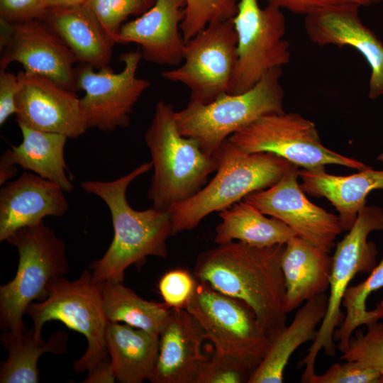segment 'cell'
<instances>
[{"label": "cell", "mask_w": 383, "mask_h": 383, "mask_svg": "<svg viewBox=\"0 0 383 383\" xmlns=\"http://www.w3.org/2000/svg\"><path fill=\"white\" fill-rule=\"evenodd\" d=\"M284 245L255 247L240 241L220 244L201 252L193 270L197 281L245 302L271 342L286 327L281 265Z\"/></svg>", "instance_id": "6da1fadb"}, {"label": "cell", "mask_w": 383, "mask_h": 383, "mask_svg": "<svg viewBox=\"0 0 383 383\" xmlns=\"http://www.w3.org/2000/svg\"><path fill=\"white\" fill-rule=\"evenodd\" d=\"M152 169L150 161L113 180L80 183L85 192L97 196L106 204L113 227V238L106 252L89 267L99 282H123L125 272L131 265H139L149 256H168L167 241L172 235L169 211L153 206L146 210H135L126 198L129 184Z\"/></svg>", "instance_id": "7a4b0ae2"}, {"label": "cell", "mask_w": 383, "mask_h": 383, "mask_svg": "<svg viewBox=\"0 0 383 383\" xmlns=\"http://www.w3.org/2000/svg\"><path fill=\"white\" fill-rule=\"evenodd\" d=\"M175 111L172 104L159 100L144 136L154 171L148 199L165 211L198 193L218 167L214 155L205 153L196 140L180 133Z\"/></svg>", "instance_id": "3957f363"}, {"label": "cell", "mask_w": 383, "mask_h": 383, "mask_svg": "<svg viewBox=\"0 0 383 383\" xmlns=\"http://www.w3.org/2000/svg\"><path fill=\"white\" fill-rule=\"evenodd\" d=\"M213 155L218 167L211 180L169 211L172 235L192 230L211 213H218L249 194L272 187L292 164L271 152L245 153L228 138Z\"/></svg>", "instance_id": "277c9868"}, {"label": "cell", "mask_w": 383, "mask_h": 383, "mask_svg": "<svg viewBox=\"0 0 383 383\" xmlns=\"http://www.w3.org/2000/svg\"><path fill=\"white\" fill-rule=\"evenodd\" d=\"M18 253L13 279L0 286V328L20 335L26 331L23 316L29 304L48 297L52 279L69 271L63 240L43 221L21 228L6 240Z\"/></svg>", "instance_id": "5b68a950"}, {"label": "cell", "mask_w": 383, "mask_h": 383, "mask_svg": "<svg viewBox=\"0 0 383 383\" xmlns=\"http://www.w3.org/2000/svg\"><path fill=\"white\" fill-rule=\"evenodd\" d=\"M47 288L48 297L42 301L32 302L26 311L33 323L34 339L43 343L41 332L44 324L53 320L61 321L84 335L87 341L85 353L73 362L74 372H91L99 364L110 358L106 344L109 321L100 282L87 269L73 281L65 277L52 279Z\"/></svg>", "instance_id": "8992f818"}, {"label": "cell", "mask_w": 383, "mask_h": 383, "mask_svg": "<svg viewBox=\"0 0 383 383\" xmlns=\"http://www.w3.org/2000/svg\"><path fill=\"white\" fill-rule=\"evenodd\" d=\"M282 74V67L274 68L243 93H226L207 104L189 101L175 111L180 133L196 140L205 153L213 155L233 133L263 116L284 111Z\"/></svg>", "instance_id": "52a82bcc"}, {"label": "cell", "mask_w": 383, "mask_h": 383, "mask_svg": "<svg viewBox=\"0 0 383 383\" xmlns=\"http://www.w3.org/2000/svg\"><path fill=\"white\" fill-rule=\"evenodd\" d=\"M374 231H383V210L377 206L365 205L348 233L336 245L326 313L307 355L297 365L298 368L305 367L301 382L309 383L316 374L315 362L322 348L329 356L335 354L333 333L344 318L340 310L344 294L357 274L370 273L377 265L376 245L367 240L369 234Z\"/></svg>", "instance_id": "ba28073f"}, {"label": "cell", "mask_w": 383, "mask_h": 383, "mask_svg": "<svg viewBox=\"0 0 383 383\" xmlns=\"http://www.w3.org/2000/svg\"><path fill=\"white\" fill-rule=\"evenodd\" d=\"M197 282L185 309L198 321L215 352L237 360L253 372L271 344L254 311L245 302Z\"/></svg>", "instance_id": "9c48e42d"}, {"label": "cell", "mask_w": 383, "mask_h": 383, "mask_svg": "<svg viewBox=\"0 0 383 383\" xmlns=\"http://www.w3.org/2000/svg\"><path fill=\"white\" fill-rule=\"evenodd\" d=\"M228 140L245 153L271 152L309 171L325 169L326 165L358 170L369 167L325 147L316 125L294 112L263 116Z\"/></svg>", "instance_id": "30bf717a"}, {"label": "cell", "mask_w": 383, "mask_h": 383, "mask_svg": "<svg viewBox=\"0 0 383 383\" xmlns=\"http://www.w3.org/2000/svg\"><path fill=\"white\" fill-rule=\"evenodd\" d=\"M237 36L236 62L229 94L243 93L269 71L290 61L289 43L285 39L286 21L277 6L261 8L257 0H239L232 19Z\"/></svg>", "instance_id": "8fae6325"}, {"label": "cell", "mask_w": 383, "mask_h": 383, "mask_svg": "<svg viewBox=\"0 0 383 383\" xmlns=\"http://www.w3.org/2000/svg\"><path fill=\"white\" fill-rule=\"evenodd\" d=\"M232 19L213 22L186 42L182 62L162 77L188 88L190 100L207 104L228 93L236 62Z\"/></svg>", "instance_id": "7c38bea8"}, {"label": "cell", "mask_w": 383, "mask_h": 383, "mask_svg": "<svg viewBox=\"0 0 383 383\" xmlns=\"http://www.w3.org/2000/svg\"><path fill=\"white\" fill-rule=\"evenodd\" d=\"M142 57L138 50L123 53V67L117 73L109 66L97 72L84 64L76 68L75 88L85 93L80 101L89 128L108 133L129 126L134 106L150 86L137 77Z\"/></svg>", "instance_id": "4fadbf2b"}, {"label": "cell", "mask_w": 383, "mask_h": 383, "mask_svg": "<svg viewBox=\"0 0 383 383\" xmlns=\"http://www.w3.org/2000/svg\"><path fill=\"white\" fill-rule=\"evenodd\" d=\"M0 70L17 62L24 70L47 77L61 86L76 90L75 55L60 36L45 21L9 23L0 20Z\"/></svg>", "instance_id": "5bb4252c"}, {"label": "cell", "mask_w": 383, "mask_h": 383, "mask_svg": "<svg viewBox=\"0 0 383 383\" xmlns=\"http://www.w3.org/2000/svg\"><path fill=\"white\" fill-rule=\"evenodd\" d=\"M299 172V167L292 164L274 185L249 194L243 200L282 221L305 241L330 252L343 231L338 216L307 199L298 182Z\"/></svg>", "instance_id": "9a60e30c"}, {"label": "cell", "mask_w": 383, "mask_h": 383, "mask_svg": "<svg viewBox=\"0 0 383 383\" xmlns=\"http://www.w3.org/2000/svg\"><path fill=\"white\" fill-rule=\"evenodd\" d=\"M17 76V123L68 138H77L89 129L80 98L74 90L24 70Z\"/></svg>", "instance_id": "2e32d148"}, {"label": "cell", "mask_w": 383, "mask_h": 383, "mask_svg": "<svg viewBox=\"0 0 383 383\" xmlns=\"http://www.w3.org/2000/svg\"><path fill=\"white\" fill-rule=\"evenodd\" d=\"M360 6L347 4L313 11L304 16L308 38L318 46H350L358 51L370 67L368 97L383 96V43L361 21Z\"/></svg>", "instance_id": "e0dca14e"}, {"label": "cell", "mask_w": 383, "mask_h": 383, "mask_svg": "<svg viewBox=\"0 0 383 383\" xmlns=\"http://www.w3.org/2000/svg\"><path fill=\"white\" fill-rule=\"evenodd\" d=\"M184 16V0H155L139 17L122 25L115 42L138 45L149 62L177 67L186 43L180 28Z\"/></svg>", "instance_id": "ac0fdd59"}, {"label": "cell", "mask_w": 383, "mask_h": 383, "mask_svg": "<svg viewBox=\"0 0 383 383\" xmlns=\"http://www.w3.org/2000/svg\"><path fill=\"white\" fill-rule=\"evenodd\" d=\"M64 191L35 174L24 172L0 190V241L16 230L33 225L46 216L62 217L69 209Z\"/></svg>", "instance_id": "d6986e66"}, {"label": "cell", "mask_w": 383, "mask_h": 383, "mask_svg": "<svg viewBox=\"0 0 383 383\" xmlns=\"http://www.w3.org/2000/svg\"><path fill=\"white\" fill-rule=\"evenodd\" d=\"M159 351L149 381L152 383H194L201 363L206 340L204 331L185 309L170 308L159 335Z\"/></svg>", "instance_id": "ffe728a7"}, {"label": "cell", "mask_w": 383, "mask_h": 383, "mask_svg": "<svg viewBox=\"0 0 383 383\" xmlns=\"http://www.w3.org/2000/svg\"><path fill=\"white\" fill-rule=\"evenodd\" d=\"M281 265L285 283L286 313L329 289L333 256L297 235L286 243Z\"/></svg>", "instance_id": "44dd1931"}, {"label": "cell", "mask_w": 383, "mask_h": 383, "mask_svg": "<svg viewBox=\"0 0 383 383\" xmlns=\"http://www.w3.org/2000/svg\"><path fill=\"white\" fill-rule=\"evenodd\" d=\"M40 19L60 36L78 62L98 68L109 66L115 42L85 3L48 9Z\"/></svg>", "instance_id": "7402d4cb"}, {"label": "cell", "mask_w": 383, "mask_h": 383, "mask_svg": "<svg viewBox=\"0 0 383 383\" xmlns=\"http://www.w3.org/2000/svg\"><path fill=\"white\" fill-rule=\"evenodd\" d=\"M301 189L308 194L328 199L338 213L343 231H348L365 206L368 194L383 189V170L368 167L345 176L330 174L325 169L300 170Z\"/></svg>", "instance_id": "603a6c76"}, {"label": "cell", "mask_w": 383, "mask_h": 383, "mask_svg": "<svg viewBox=\"0 0 383 383\" xmlns=\"http://www.w3.org/2000/svg\"><path fill=\"white\" fill-rule=\"evenodd\" d=\"M23 140L18 145H12L1 156L0 165L20 166L26 171L50 180L65 192L70 193L74 186L66 171L64 150L67 137L54 133L44 132L18 123Z\"/></svg>", "instance_id": "cb8c5ba5"}, {"label": "cell", "mask_w": 383, "mask_h": 383, "mask_svg": "<svg viewBox=\"0 0 383 383\" xmlns=\"http://www.w3.org/2000/svg\"><path fill=\"white\" fill-rule=\"evenodd\" d=\"M159 335L119 322L107 323L106 344L116 380L141 383L148 380L159 351Z\"/></svg>", "instance_id": "d4e9b609"}, {"label": "cell", "mask_w": 383, "mask_h": 383, "mask_svg": "<svg viewBox=\"0 0 383 383\" xmlns=\"http://www.w3.org/2000/svg\"><path fill=\"white\" fill-rule=\"evenodd\" d=\"M328 295L323 293L301 307L289 324L271 342L258 367L251 374L248 383H282L284 371L292 353L303 343L313 340L316 327L326 315Z\"/></svg>", "instance_id": "484cf974"}, {"label": "cell", "mask_w": 383, "mask_h": 383, "mask_svg": "<svg viewBox=\"0 0 383 383\" xmlns=\"http://www.w3.org/2000/svg\"><path fill=\"white\" fill-rule=\"evenodd\" d=\"M221 219L213 238L217 245L232 241L255 247L286 244L294 232L284 222L267 218L252 204L242 200L218 212Z\"/></svg>", "instance_id": "4316f807"}, {"label": "cell", "mask_w": 383, "mask_h": 383, "mask_svg": "<svg viewBox=\"0 0 383 383\" xmlns=\"http://www.w3.org/2000/svg\"><path fill=\"white\" fill-rule=\"evenodd\" d=\"M67 340V333L60 330L43 343H39L34 339L33 328L20 335L3 332L1 343L9 355L1 364L0 382L38 383L40 357L47 353H65Z\"/></svg>", "instance_id": "83f0119b"}, {"label": "cell", "mask_w": 383, "mask_h": 383, "mask_svg": "<svg viewBox=\"0 0 383 383\" xmlns=\"http://www.w3.org/2000/svg\"><path fill=\"white\" fill-rule=\"evenodd\" d=\"M104 308L110 322H119L160 335L170 314L164 302L148 301L123 282H100Z\"/></svg>", "instance_id": "f1b7e54d"}, {"label": "cell", "mask_w": 383, "mask_h": 383, "mask_svg": "<svg viewBox=\"0 0 383 383\" xmlns=\"http://www.w3.org/2000/svg\"><path fill=\"white\" fill-rule=\"evenodd\" d=\"M342 306L346 314L333 333V340L341 353L347 349L359 326L383 319V257L366 279L347 288Z\"/></svg>", "instance_id": "f546056e"}, {"label": "cell", "mask_w": 383, "mask_h": 383, "mask_svg": "<svg viewBox=\"0 0 383 383\" xmlns=\"http://www.w3.org/2000/svg\"><path fill=\"white\" fill-rule=\"evenodd\" d=\"M367 328L366 333L358 328L354 331L340 360L356 367L377 371L383 383V322L371 323Z\"/></svg>", "instance_id": "4dcf8cb0"}, {"label": "cell", "mask_w": 383, "mask_h": 383, "mask_svg": "<svg viewBox=\"0 0 383 383\" xmlns=\"http://www.w3.org/2000/svg\"><path fill=\"white\" fill-rule=\"evenodd\" d=\"M184 16L181 30L187 42L209 24L233 19L239 0H184Z\"/></svg>", "instance_id": "1f68e13d"}, {"label": "cell", "mask_w": 383, "mask_h": 383, "mask_svg": "<svg viewBox=\"0 0 383 383\" xmlns=\"http://www.w3.org/2000/svg\"><path fill=\"white\" fill-rule=\"evenodd\" d=\"M155 0H87L106 32L115 42L123 22L130 16L142 14ZM116 43V42H115Z\"/></svg>", "instance_id": "d6a6232c"}, {"label": "cell", "mask_w": 383, "mask_h": 383, "mask_svg": "<svg viewBox=\"0 0 383 383\" xmlns=\"http://www.w3.org/2000/svg\"><path fill=\"white\" fill-rule=\"evenodd\" d=\"M252 374L237 360L214 351L201 363L194 383H248Z\"/></svg>", "instance_id": "836d02e7"}, {"label": "cell", "mask_w": 383, "mask_h": 383, "mask_svg": "<svg viewBox=\"0 0 383 383\" xmlns=\"http://www.w3.org/2000/svg\"><path fill=\"white\" fill-rule=\"evenodd\" d=\"M197 283L194 274L177 268L162 276L158 288L164 303L170 308L186 309L194 294Z\"/></svg>", "instance_id": "e575fe53"}, {"label": "cell", "mask_w": 383, "mask_h": 383, "mask_svg": "<svg viewBox=\"0 0 383 383\" xmlns=\"http://www.w3.org/2000/svg\"><path fill=\"white\" fill-rule=\"evenodd\" d=\"M380 374L372 369L356 367L347 362L335 363L321 374H315L309 383H380Z\"/></svg>", "instance_id": "d590c367"}, {"label": "cell", "mask_w": 383, "mask_h": 383, "mask_svg": "<svg viewBox=\"0 0 383 383\" xmlns=\"http://www.w3.org/2000/svg\"><path fill=\"white\" fill-rule=\"evenodd\" d=\"M44 11L43 0H0V20L9 23L40 19Z\"/></svg>", "instance_id": "8d00e7d4"}, {"label": "cell", "mask_w": 383, "mask_h": 383, "mask_svg": "<svg viewBox=\"0 0 383 383\" xmlns=\"http://www.w3.org/2000/svg\"><path fill=\"white\" fill-rule=\"evenodd\" d=\"M382 0H268L281 9L292 13L306 16L316 10L342 5L354 4L361 6H370L379 4Z\"/></svg>", "instance_id": "74e56055"}, {"label": "cell", "mask_w": 383, "mask_h": 383, "mask_svg": "<svg viewBox=\"0 0 383 383\" xmlns=\"http://www.w3.org/2000/svg\"><path fill=\"white\" fill-rule=\"evenodd\" d=\"M18 89V76L6 70H0V126L16 113Z\"/></svg>", "instance_id": "f35d334b"}, {"label": "cell", "mask_w": 383, "mask_h": 383, "mask_svg": "<svg viewBox=\"0 0 383 383\" xmlns=\"http://www.w3.org/2000/svg\"><path fill=\"white\" fill-rule=\"evenodd\" d=\"M116 378L111 367L110 358L99 364L87 377L82 381L83 383H113Z\"/></svg>", "instance_id": "ab89813d"}, {"label": "cell", "mask_w": 383, "mask_h": 383, "mask_svg": "<svg viewBox=\"0 0 383 383\" xmlns=\"http://www.w3.org/2000/svg\"><path fill=\"white\" fill-rule=\"evenodd\" d=\"M87 0H43L45 11L53 7L72 6L84 4ZM45 12V11H44Z\"/></svg>", "instance_id": "60d3db41"}, {"label": "cell", "mask_w": 383, "mask_h": 383, "mask_svg": "<svg viewBox=\"0 0 383 383\" xmlns=\"http://www.w3.org/2000/svg\"><path fill=\"white\" fill-rule=\"evenodd\" d=\"M18 170L16 166H9L0 165V184L3 186L8 180L12 179L16 174Z\"/></svg>", "instance_id": "b9f144b4"}]
</instances>
